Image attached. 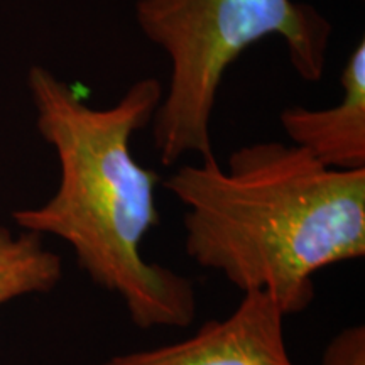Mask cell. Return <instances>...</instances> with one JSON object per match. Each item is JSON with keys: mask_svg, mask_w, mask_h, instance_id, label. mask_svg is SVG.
<instances>
[{"mask_svg": "<svg viewBox=\"0 0 365 365\" xmlns=\"http://www.w3.org/2000/svg\"><path fill=\"white\" fill-rule=\"evenodd\" d=\"M27 83L38 129L53 145L61 176L51 200L19 210L14 222L65 240L90 279L124 301L135 327L191 325L193 282L143 254L145 235L159 223V176L137 163L130 140L153 122L164 93L161 81H135L105 108L86 105L43 66L31 68Z\"/></svg>", "mask_w": 365, "mask_h": 365, "instance_id": "6da1fadb", "label": "cell"}, {"mask_svg": "<svg viewBox=\"0 0 365 365\" xmlns=\"http://www.w3.org/2000/svg\"><path fill=\"white\" fill-rule=\"evenodd\" d=\"M164 186L186 207V254L284 317L309 307L318 271L365 255V170H331L294 144L244 145L227 171L213 154Z\"/></svg>", "mask_w": 365, "mask_h": 365, "instance_id": "7a4b0ae2", "label": "cell"}, {"mask_svg": "<svg viewBox=\"0 0 365 365\" xmlns=\"http://www.w3.org/2000/svg\"><path fill=\"white\" fill-rule=\"evenodd\" d=\"M135 19L171 63L168 91L153 117L164 166L186 154L213 156L210 125L218 88L245 49L277 36L301 78L318 81L331 36L317 9L294 0H137Z\"/></svg>", "mask_w": 365, "mask_h": 365, "instance_id": "3957f363", "label": "cell"}, {"mask_svg": "<svg viewBox=\"0 0 365 365\" xmlns=\"http://www.w3.org/2000/svg\"><path fill=\"white\" fill-rule=\"evenodd\" d=\"M284 318L271 294L247 291L230 317L203 323L190 339L100 365H294L284 344Z\"/></svg>", "mask_w": 365, "mask_h": 365, "instance_id": "277c9868", "label": "cell"}, {"mask_svg": "<svg viewBox=\"0 0 365 365\" xmlns=\"http://www.w3.org/2000/svg\"><path fill=\"white\" fill-rule=\"evenodd\" d=\"M341 100L330 108L287 107L281 125L291 144L323 166L340 171L365 170V43L355 46L341 71Z\"/></svg>", "mask_w": 365, "mask_h": 365, "instance_id": "5b68a950", "label": "cell"}, {"mask_svg": "<svg viewBox=\"0 0 365 365\" xmlns=\"http://www.w3.org/2000/svg\"><path fill=\"white\" fill-rule=\"evenodd\" d=\"M61 274V259L44 249L39 234L0 228V304L53 289Z\"/></svg>", "mask_w": 365, "mask_h": 365, "instance_id": "8992f818", "label": "cell"}, {"mask_svg": "<svg viewBox=\"0 0 365 365\" xmlns=\"http://www.w3.org/2000/svg\"><path fill=\"white\" fill-rule=\"evenodd\" d=\"M323 365H365V328L354 325L333 336L323 354Z\"/></svg>", "mask_w": 365, "mask_h": 365, "instance_id": "52a82bcc", "label": "cell"}]
</instances>
